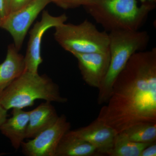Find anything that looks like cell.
Wrapping results in <instances>:
<instances>
[{
    "instance_id": "6da1fadb",
    "label": "cell",
    "mask_w": 156,
    "mask_h": 156,
    "mask_svg": "<svg viewBox=\"0 0 156 156\" xmlns=\"http://www.w3.org/2000/svg\"><path fill=\"white\" fill-rule=\"evenodd\" d=\"M97 119L120 133L131 126L156 123V48L131 56L115 81Z\"/></svg>"
},
{
    "instance_id": "7a4b0ae2",
    "label": "cell",
    "mask_w": 156,
    "mask_h": 156,
    "mask_svg": "<svg viewBox=\"0 0 156 156\" xmlns=\"http://www.w3.org/2000/svg\"><path fill=\"white\" fill-rule=\"evenodd\" d=\"M152 3L137 0H87L83 7L106 32L138 30L155 8Z\"/></svg>"
},
{
    "instance_id": "3957f363",
    "label": "cell",
    "mask_w": 156,
    "mask_h": 156,
    "mask_svg": "<svg viewBox=\"0 0 156 156\" xmlns=\"http://www.w3.org/2000/svg\"><path fill=\"white\" fill-rule=\"evenodd\" d=\"M38 99L60 103L68 101L62 96L58 85L48 76L26 71L1 93L0 105L7 111L23 109L33 106Z\"/></svg>"
},
{
    "instance_id": "277c9868",
    "label": "cell",
    "mask_w": 156,
    "mask_h": 156,
    "mask_svg": "<svg viewBox=\"0 0 156 156\" xmlns=\"http://www.w3.org/2000/svg\"><path fill=\"white\" fill-rule=\"evenodd\" d=\"M108 36L110 60L106 76L98 89L99 105L107 103L118 75L134 53L145 50L150 41L146 31H113L108 33Z\"/></svg>"
},
{
    "instance_id": "5b68a950",
    "label": "cell",
    "mask_w": 156,
    "mask_h": 156,
    "mask_svg": "<svg viewBox=\"0 0 156 156\" xmlns=\"http://www.w3.org/2000/svg\"><path fill=\"white\" fill-rule=\"evenodd\" d=\"M55 40L73 54L108 50V33L100 31L95 24L85 20L78 24L64 23L55 27Z\"/></svg>"
},
{
    "instance_id": "8992f818",
    "label": "cell",
    "mask_w": 156,
    "mask_h": 156,
    "mask_svg": "<svg viewBox=\"0 0 156 156\" xmlns=\"http://www.w3.org/2000/svg\"><path fill=\"white\" fill-rule=\"evenodd\" d=\"M70 128L66 116H59L53 125L29 141L22 143L23 154L27 156H55L59 141Z\"/></svg>"
},
{
    "instance_id": "52a82bcc",
    "label": "cell",
    "mask_w": 156,
    "mask_h": 156,
    "mask_svg": "<svg viewBox=\"0 0 156 156\" xmlns=\"http://www.w3.org/2000/svg\"><path fill=\"white\" fill-rule=\"evenodd\" d=\"M51 0H33L27 5L8 14L2 20L1 28L8 31L17 50L22 46L31 25Z\"/></svg>"
},
{
    "instance_id": "ba28073f",
    "label": "cell",
    "mask_w": 156,
    "mask_h": 156,
    "mask_svg": "<svg viewBox=\"0 0 156 156\" xmlns=\"http://www.w3.org/2000/svg\"><path fill=\"white\" fill-rule=\"evenodd\" d=\"M67 19L66 14L53 16L48 11H43L41 20L35 24L30 32L29 40L24 56L26 71L38 73L39 66L43 61L41 46L44 34L49 29L65 23Z\"/></svg>"
},
{
    "instance_id": "9c48e42d",
    "label": "cell",
    "mask_w": 156,
    "mask_h": 156,
    "mask_svg": "<svg viewBox=\"0 0 156 156\" xmlns=\"http://www.w3.org/2000/svg\"><path fill=\"white\" fill-rule=\"evenodd\" d=\"M85 83L90 87L100 88L109 66V51L73 54Z\"/></svg>"
},
{
    "instance_id": "30bf717a",
    "label": "cell",
    "mask_w": 156,
    "mask_h": 156,
    "mask_svg": "<svg viewBox=\"0 0 156 156\" xmlns=\"http://www.w3.org/2000/svg\"><path fill=\"white\" fill-rule=\"evenodd\" d=\"M79 138L89 143L98 154L108 155L118 133L110 126L96 118L88 126L71 131Z\"/></svg>"
},
{
    "instance_id": "8fae6325",
    "label": "cell",
    "mask_w": 156,
    "mask_h": 156,
    "mask_svg": "<svg viewBox=\"0 0 156 156\" xmlns=\"http://www.w3.org/2000/svg\"><path fill=\"white\" fill-rule=\"evenodd\" d=\"M11 114L12 117L7 118L0 126V131L10 140L14 148L18 150L26 139L29 112L21 108H14Z\"/></svg>"
},
{
    "instance_id": "7c38bea8",
    "label": "cell",
    "mask_w": 156,
    "mask_h": 156,
    "mask_svg": "<svg viewBox=\"0 0 156 156\" xmlns=\"http://www.w3.org/2000/svg\"><path fill=\"white\" fill-rule=\"evenodd\" d=\"M18 51L14 44L9 45L5 59L0 64V95L26 71L24 56Z\"/></svg>"
},
{
    "instance_id": "4fadbf2b",
    "label": "cell",
    "mask_w": 156,
    "mask_h": 156,
    "mask_svg": "<svg viewBox=\"0 0 156 156\" xmlns=\"http://www.w3.org/2000/svg\"><path fill=\"white\" fill-rule=\"evenodd\" d=\"M56 109L50 101H46L29 111V122L26 138L32 139L50 127L58 119Z\"/></svg>"
},
{
    "instance_id": "5bb4252c",
    "label": "cell",
    "mask_w": 156,
    "mask_h": 156,
    "mask_svg": "<svg viewBox=\"0 0 156 156\" xmlns=\"http://www.w3.org/2000/svg\"><path fill=\"white\" fill-rule=\"evenodd\" d=\"M97 154L93 145L76 136L69 130L59 141L55 156H92Z\"/></svg>"
},
{
    "instance_id": "9a60e30c",
    "label": "cell",
    "mask_w": 156,
    "mask_h": 156,
    "mask_svg": "<svg viewBox=\"0 0 156 156\" xmlns=\"http://www.w3.org/2000/svg\"><path fill=\"white\" fill-rule=\"evenodd\" d=\"M151 144L134 142L128 139L123 132H120L115 137L113 146L108 155L140 156L143 150Z\"/></svg>"
},
{
    "instance_id": "2e32d148",
    "label": "cell",
    "mask_w": 156,
    "mask_h": 156,
    "mask_svg": "<svg viewBox=\"0 0 156 156\" xmlns=\"http://www.w3.org/2000/svg\"><path fill=\"white\" fill-rule=\"evenodd\" d=\"M121 132L134 142L152 143L156 141V123L137 124Z\"/></svg>"
},
{
    "instance_id": "e0dca14e",
    "label": "cell",
    "mask_w": 156,
    "mask_h": 156,
    "mask_svg": "<svg viewBox=\"0 0 156 156\" xmlns=\"http://www.w3.org/2000/svg\"><path fill=\"white\" fill-rule=\"evenodd\" d=\"M87 0H51V3L65 10L74 9L83 6Z\"/></svg>"
},
{
    "instance_id": "ac0fdd59",
    "label": "cell",
    "mask_w": 156,
    "mask_h": 156,
    "mask_svg": "<svg viewBox=\"0 0 156 156\" xmlns=\"http://www.w3.org/2000/svg\"><path fill=\"white\" fill-rule=\"evenodd\" d=\"M33 0H6L8 14L22 9Z\"/></svg>"
},
{
    "instance_id": "d6986e66",
    "label": "cell",
    "mask_w": 156,
    "mask_h": 156,
    "mask_svg": "<svg viewBox=\"0 0 156 156\" xmlns=\"http://www.w3.org/2000/svg\"><path fill=\"white\" fill-rule=\"evenodd\" d=\"M156 142L151 144L149 145L145 148L140 154V156H156Z\"/></svg>"
},
{
    "instance_id": "ffe728a7",
    "label": "cell",
    "mask_w": 156,
    "mask_h": 156,
    "mask_svg": "<svg viewBox=\"0 0 156 156\" xmlns=\"http://www.w3.org/2000/svg\"><path fill=\"white\" fill-rule=\"evenodd\" d=\"M8 15L6 0H0V17L3 20Z\"/></svg>"
},
{
    "instance_id": "44dd1931",
    "label": "cell",
    "mask_w": 156,
    "mask_h": 156,
    "mask_svg": "<svg viewBox=\"0 0 156 156\" xmlns=\"http://www.w3.org/2000/svg\"><path fill=\"white\" fill-rule=\"evenodd\" d=\"M8 116V111L0 105V122H3L7 119Z\"/></svg>"
},
{
    "instance_id": "7402d4cb",
    "label": "cell",
    "mask_w": 156,
    "mask_h": 156,
    "mask_svg": "<svg viewBox=\"0 0 156 156\" xmlns=\"http://www.w3.org/2000/svg\"><path fill=\"white\" fill-rule=\"evenodd\" d=\"M141 3H152V4H156V0H140Z\"/></svg>"
},
{
    "instance_id": "603a6c76",
    "label": "cell",
    "mask_w": 156,
    "mask_h": 156,
    "mask_svg": "<svg viewBox=\"0 0 156 156\" xmlns=\"http://www.w3.org/2000/svg\"><path fill=\"white\" fill-rule=\"evenodd\" d=\"M2 20L0 17V28H1V26H2Z\"/></svg>"
},
{
    "instance_id": "cb8c5ba5",
    "label": "cell",
    "mask_w": 156,
    "mask_h": 156,
    "mask_svg": "<svg viewBox=\"0 0 156 156\" xmlns=\"http://www.w3.org/2000/svg\"><path fill=\"white\" fill-rule=\"evenodd\" d=\"M2 122H0V126H1V125H2Z\"/></svg>"
}]
</instances>
